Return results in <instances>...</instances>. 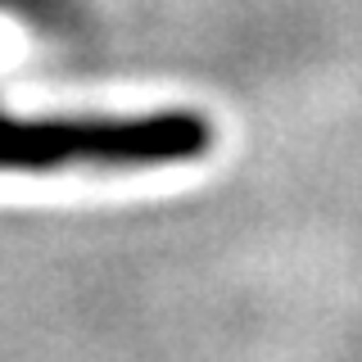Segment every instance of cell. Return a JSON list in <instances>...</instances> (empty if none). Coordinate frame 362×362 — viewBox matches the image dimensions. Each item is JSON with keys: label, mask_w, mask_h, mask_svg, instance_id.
Segmentation results:
<instances>
[{"label": "cell", "mask_w": 362, "mask_h": 362, "mask_svg": "<svg viewBox=\"0 0 362 362\" xmlns=\"http://www.w3.org/2000/svg\"><path fill=\"white\" fill-rule=\"evenodd\" d=\"M199 113L150 118H9L0 113V173H141L209 154Z\"/></svg>", "instance_id": "obj_1"}]
</instances>
